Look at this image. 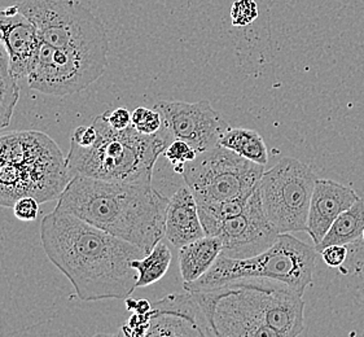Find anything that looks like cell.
<instances>
[{
    "label": "cell",
    "instance_id": "26",
    "mask_svg": "<svg viewBox=\"0 0 364 337\" xmlns=\"http://www.w3.org/2000/svg\"><path fill=\"white\" fill-rule=\"evenodd\" d=\"M149 321H151L149 313L146 314L134 313L129 321V324L122 327V333L124 336H146V331L149 328Z\"/></svg>",
    "mask_w": 364,
    "mask_h": 337
},
{
    "label": "cell",
    "instance_id": "33",
    "mask_svg": "<svg viewBox=\"0 0 364 337\" xmlns=\"http://www.w3.org/2000/svg\"><path fill=\"white\" fill-rule=\"evenodd\" d=\"M362 237H363V240H364V231H363V234H362Z\"/></svg>",
    "mask_w": 364,
    "mask_h": 337
},
{
    "label": "cell",
    "instance_id": "20",
    "mask_svg": "<svg viewBox=\"0 0 364 337\" xmlns=\"http://www.w3.org/2000/svg\"><path fill=\"white\" fill-rule=\"evenodd\" d=\"M171 250L161 240L146 256L134 260L132 266L138 272L136 288L152 286L164 278L171 264Z\"/></svg>",
    "mask_w": 364,
    "mask_h": 337
},
{
    "label": "cell",
    "instance_id": "11",
    "mask_svg": "<svg viewBox=\"0 0 364 337\" xmlns=\"http://www.w3.org/2000/svg\"><path fill=\"white\" fill-rule=\"evenodd\" d=\"M154 109L162 116V124L174 139L187 141L197 154L218 146L223 134L230 129L225 118L215 112L208 100L197 103L161 100Z\"/></svg>",
    "mask_w": 364,
    "mask_h": 337
},
{
    "label": "cell",
    "instance_id": "30",
    "mask_svg": "<svg viewBox=\"0 0 364 337\" xmlns=\"http://www.w3.org/2000/svg\"><path fill=\"white\" fill-rule=\"evenodd\" d=\"M15 77L11 70V60L4 44L0 42V80H7ZM17 80V78H16Z\"/></svg>",
    "mask_w": 364,
    "mask_h": 337
},
{
    "label": "cell",
    "instance_id": "32",
    "mask_svg": "<svg viewBox=\"0 0 364 337\" xmlns=\"http://www.w3.org/2000/svg\"><path fill=\"white\" fill-rule=\"evenodd\" d=\"M136 302H138V301L134 300V299H132V297H127V299H124L126 309H127L129 311H134V310H135V306H136Z\"/></svg>",
    "mask_w": 364,
    "mask_h": 337
},
{
    "label": "cell",
    "instance_id": "6",
    "mask_svg": "<svg viewBox=\"0 0 364 337\" xmlns=\"http://www.w3.org/2000/svg\"><path fill=\"white\" fill-rule=\"evenodd\" d=\"M318 252L291 234H280L269 250L248 258L220 256L210 270L192 283L186 291H204L235 280L267 279L284 283L304 294L313 283Z\"/></svg>",
    "mask_w": 364,
    "mask_h": 337
},
{
    "label": "cell",
    "instance_id": "3",
    "mask_svg": "<svg viewBox=\"0 0 364 337\" xmlns=\"http://www.w3.org/2000/svg\"><path fill=\"white\" fill-rule=\"evenodd\" d=\"M168 198L152 183L73 176L58 198V209L146 250L165 237Z\"/></svg>",
    "mask_w": 364,
    "mask_h": 337
},
{
    "label": "cell",
    "instance_id": "21",
    "mask_svg": "<svg viewBox=\"0 0 364 337\" xmlns=\"http://www.w3.org/2000/svg\"><path fill=\"white\" fill-rule=\"evenodd\" d=\"M18 80L11 77L0 80V130L6 129L11 124L16 105L20 99Z\"/></svg>",
    "mask_w": 364,
    "mask_h": 337
},
{
    "label": "cell",
    "instance_id": "4",
    "mask_svg": "<svg viewBox=\"0 0 364 337\" xmlns=\"http://www.w3.org/2000/svg\"><path fill=\"white\" fill-rule=\"evenodd\" d=\"M92 125L97 138L91 147H80L70 141L66 166L72 178L152 183L156 162L174 140L164 124L160 132L152 135L141 134L132 125L114 130L102 114Z\"/></svg>",
    "mask_w": 364,
    "mask_h": 337
},
{
    "label": "cell",
    "instance_id": "18",
    "mask_svg": "<svg viewBox=\"0 0 364 337\" xmlns=\"http://www.w3.org/2000/svg\"><path fill=\"white\" fill-rule=\"evenodd\" d=\"M363 231L364 200L359 198L357 203H354L349 209H346L336 218L323 240L315 245V250L321 253V250L329 245H346L357 242L359 237H362Z\"/></svg>",
    "mask_w": 364,
    "mask_h": 337
},
{
    "label": "cell",
    "instance_id": "23",
    "mask_svg": "<svg viewBox=\"0 0 364 337\" xmlns=\"http://www.w3.org/2000/svg\"><path fill=\"white\" fill-rule=\"evenodd\" d=\"M132 125L141 134L152 135L160 132L162 127V116L159 110L148 109L139 107L132 113Z\"/></svg>",
    "mask_w": 364,
    "mask_h": 337
},
{
    "label": "cell",
    "instance_id": "2",
    "mask_svg": "<svg viewBox=\"0 0 364 337\" xmlns=\"http://www.w3.org/2000/svg\"><path fill=\"white\" fill-rule=\"evenodd\" d=\"M192 294L209 336L296 337L305 328L304 294L280 282L244 279Z\"/></svg>",
    "mask_w": 364,
    "mask_h": 337
},
{
    "label": "cell",
    "instance_id": "19",
    "mask_svg": "<svg viewBox=\"0 0 364 337\" xmlns=\"http://www.w3.org/2000/svg\"><path fill=\"white\" fill-rule=\"evenodd\" d=\"M219 144L245 157L249 161L266 166L269 161V152L262 137L249 129L230 127L219 140Z\"/></svg>",
    "mask_w": 364,
    "mask_h": 337
},
{
    "label": "cell",
    "instance_id": "10",
    "mask_svg": "<svg viewBox=\"0 0 364 337\" xmlns=\"http://www.w3.org/2000/svg\"><path fill=\"white\" fill-rule=\"evenodd\" d=\"M107 66L108 56L58 50L42 42L36 68L26 80L30 88L46 95H72L97 81Z\"/></svg>",
    "mask_w": 364,
    "mask_h": 337
},
{
    "label": "cell",
    "instance_id": "8",
    "mask_svg": "<svg viewBox=\"0 0 364 337\" xmlns=\"http://www.w3.org/2000/svg\"><path fill=\"white\" fill-rule=\"evenodd\" d=\"M263 173V165L218 144L186 164L182 176L197 205H206L252 195Z\"/></svg>",
    "mask_w": 364,
    "mask_h": 337
},
{
    "label": "cell",
    "instance_id": "12",
    "mask_svg": "<svg viewBox=\"0 0 364 337\" xmlns=\"http://www.w3.org/2000/svg\"><path fill=\"white\" fill-rule=\"evenodd\" d=\"M279 235L264 214L257 186L244 212L223 220L214 236L222 240L223 256L248 258L269 250Z\"/></svg>",
    "mask_w": 364,
    "mask_h": 337
},
{
    "label": "cell",
    "instance_id": "1",
    "mask_svg": "<svg viewBox=\"0 0 364 337\" xmlns=\"http://www.w3.org/2000/svg\"><path fill=\"white\" fill-rule=\"evenodd\" d=\"M41 242L52 264L69 279L80 300H124L136 289L132 264L146 250L55 208L41 223Z\"/></svg>",
    "mask_w": 364,
    "mask_h": 337
},
{
    "label": "cell",
    "instance_id": "27",
    "mask_svg": "<svg viewBox=\"0 0 364 337\" xmlns=\"http://www.w3.org/2000/svg\"><path fill=\"white\" fill-rule=\"evenodd\" d=\"M102 116L114 130H124L132 125V113L126 108L107 110Z\"/></svg>",
    "mask_w": 364,
    "mask_h": 337
},
{
    "label": "cell",
    "instance_id": "9",
    "mask_svg": "<svg viewBox=\"0 0 364 337\" xmlns=\"http://www.w3.org/2000/svg\"><path fill=\"white\" fill-rule=\"evenodd\" d=\"M316 179L313 168L291 157L263 173L258 190L264 214L277 234L306 231Z\"/></svg>",
    "mask_w": 364,
    "mask_h": 337
},
{
    "label": "cell",
    "instance_id": "15",
    "mask_svg": "<svg viewBox=\"0 0 364 337\" xmlns=\"http://www.w3.org/2000/svg\"><path fill=\"white\" fill-rule=\"evenodd\" d=\"M357 192L331 179H316L307 217L306 232L318 245L336 218L359 200Z\"/></svg>",
    "mask_w": 364,
    "mask_h": 337
},
{
    "label": "cell",
    "instance_id": "22",
    "mask_svg": "<svg viewBox=\"0 0 364 337\" xmlns=\"http://www.w3.org/2000/svg\"><path fill=\"white\" fill-rule=\"evenodd\" d=\"M197 151L190 146L187 141L181 139H174L168 147L165 149L164 156L168 159V162L173 165L175 173L182 176L186 164L193 161L197 157Z\"/></svg>",
    "mask_w": 364,
    "mask_h": 337
},
{
    "label": "cell",
    "instance_id": "5",
    "mask_svg": "<svg viewBox=\"0 0 364 337\" xmlns=\"http://www.w3.org/2000/svg\"><path fill=\"white\" fill-rule=\"evenodd\" d=\"M70 179L65 157L47 134L0 135V206H14L23 196L58 200Z\"/></svg>",
    "mask_w": 364,
    "mask_h": 337
},
{
    "label": "cell",
    "instance_id": "29",
    "mask_svg": "<svg viewBox=\"0 0 364 337\" xmlns=\"http://www.w3.org/2000/svg\"><path fill=\"white\" fill-rule=\"evenodd\" d=\"M97 132L94 125L78 126L73 132L70 141L78 144L80 147H91L95 143Z\"/></svg>",
    "mask_w": 364,
    "mask_h": 337
},
{
    "label": "cell",
    "instance_id": "31",
    "mask_svg": "<svg viewBox=\"0 0 364 337\" xmlns=\"http://www.w3.org/2000/svg\"><path fill=\"white\" fill-rule=\"evenodd\" d=\"M151 309H152V304H151L149 301L139 300L138 302H136V306H135L134 313H138V314H146V313H149V311H151Z\"/></svg>",
    "mask_w": 364,
    "mask_h": 337
},
{
    "label": "cell",
    "instance_id": "16",
    "mask_svg": "<svg viewBox=\"0 0 364 337\" xmlns=\"http://www.w3.org/2000/svg\"><path fill=\"white\" fill-rule=\"evenodd\" d=\"M205 236L196 198L183 186L168 198L165 220V237L176 248Z\"/></svg>",
    "mask_w": 364,
    "mask_h": 337
},
{
    "label": "cell",
    "instance_id": "28",
    "mask_svg": "<svg viewBox=\"0 0 364 337\" xmlns=\"http://www.w3.org/2000/svg\"><path fill=\"white\" fill-rule=\"evenodd\" d=\"M323 261L329 267H340L346 261L348 257V248L346 245H329L321 250V253Z\"/></svg>",
    "mask_w": 364,
    "mask_h": 337
},
{
    "label": "cell",
    "instance_id": "25",
    "mask_svg": "<svg viewBox=\"0 0 364 337\" xmlns=\"http://www.w3.org/2000/svg\"><path fill=\"white\" fill-rule=\"evenodd\" d=\"M39 201L31 196H23L15 203L14 214L17 220L22 222H34L39 214Z\"/></svg>",
    "mask_w": 364,
    "mask_h": 337
},
{
    "label": "cell",
    "instance_id": "7",
    "mask_svg": "<svg viewBox=\"0 0 364 337\" xmlns=\"http://www.w3.org/2000/svg\"><path fill=\"white\" fill-rule=\"evenodd\" d=\"M34 23L42 42L58 50L92 55L109 53L102 21L77 0H22L17 4Z\"/></svg>",
    "mask_w": 364,
    "mask_h": 337
},
{
    "label": "cell",
    "instance_id": "24",
    "mask_svg": "<svg viewBox=\"0 0 364 337\" xmlns=\"http://www.w3.org/2000/svg\"><path fill=\"white\" fill-rule=\"evenodd\" d=\"M258 18L255 0H236L231 7L233 26H248Z\"/></svg>",
    "mask_w": 364,
    "mask_h": 337
},
{
    "label": "cell",
    "instance_id": "14",
    "mask_svg": "<svg viewBox=\"0 0 364 337\" xmlns=\"http://www.w3.org/2000/svg\"><path fill=\"white\" fill-rule=\"evenodd\" d=\"M0 42L9 55L15 78L26 80L37 64L42 39L34 23L22 14L17 4L0 9Z\"/></svg>",
    "mask_w": 364,
    "mask_h": 337
},
{
    "label": "cell",
    "instance_id": "17",
    "mask_svg": "<svg viewBox=\"0 0 364 337\" xmlns=\"http://www.w3.org/2000/svg\"><path fill=\"white\" fill-rule=\"evenodd\" d=\"M223 244L218 236L205 235L179 248V269L184 283H192L209 272L222 255Z\"/></svg>",
    "mask_w": 364,
    "mask_h": 337
},
{
    "label": "cell",
    "instance_id": "13",
    "mask_svg": "<svg viewBox=\"0 0 364 337\" xmlns=\"http://www.w3.org/2000/svg\"><path fill=\"white\" fill-rule=\"evenodd\" d=\"M146 336H209L204 314L190 291L152 304Z\"/></svg>",
    "mask_w": 364,
    "mask_h": 337
}]
</instances>
